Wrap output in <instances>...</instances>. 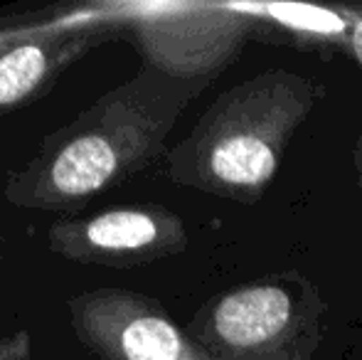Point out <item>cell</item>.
Instances as JSON below:
<instances>
[{
    "label": "cell",
    "mask_w": 362,
    "mask_h": 360,
    "mask_svg": "<svg viewBox=\"0 0 362 360\" xmlns=\"http://www.w3.org/2000/svg\"><path fill=\"white\" fill-rule=\"evenodd\" d=\"M212 79H182L144 62L69 124L47 134L20 170L5 180L15 207L74 212L91 197L146 170L165 151L180 114Z\"/></svg>",
    "instance_id": "6da1fadb"
},
{
    "label": "cell",
    "mask_w": 362,
    "mask_h": 360,
    "mask_svg": "<svg viewBox=\"0 0 362 360\" xmlns=\"http://www.w3.org/2000/svg\"><path fill=\"white\" fill-rule=\"evenodd\" d=\"M320 96L318 82L286 69L227 89L168 153V175L210 195L257 202L276 178L291 136Z\"/></svg>",
    "instance_id": "7a4b0ae2"
},
{
    "label": "cell",
    "mask_w": 362,
    "mask_h": 360,
    "mask_svg": "<svg viewBox=\"0 0 362 360\" xmlns=\"http://www.w3.org/2000/svg\"><path fill=\"white\" fill-rule=\"evenodd\" d=\"M310 298L279 279L244 284L212 298L187 333L215 360H308L320 338Z\"/></svg>",
    "instance_id": "3957f363"
},
{
    "label": "cell",
    "mask_w": 362,
    "mask_h": 360,
    "mask_svg": "<svg viewBox=\"0 0 362 360\" xmlns=\"http://www.w3.org/2000/svg\"><path fill=\"white\" fill-rule=\"evenodd\" d=\"M144 62L182 79H212L247 42L257 20L242 5L158 3L129 20Z\"/></svg>",
    "instance_id": "277c9868"
},
{
    "label": "cell",
    "mask_w": 362,
    "mask_h": 360,
    "mask_svg": "<svg viewBox=\"0 0 362 360\" xmlns=\"http://www.w3.org/2000/svg\"><path fill=\"white\" fill-rule=\"evenodd\" d=\"M67 308L76 341L99 360H215L146 294L94 289Z\"/></svg>",
    "instance_id": "5b68a950"
},
{
    "label": "cell",
    "mask_w": 362,
    "mask_h": 360,
    "mask_svg": "<svg viewBox=\"0 0 362 360\" xmlns=\"http://www.w3.org/2000/svg\"><path fill=\"white\" fill-rule=\"evenodd\" d=\"M49 250L76 265L141 267L180 255L187 232L160 205H126L91 217H59L47 230Z\"/></svg>",
    "instance_id": "8992f818"
},
{
    "label": "cell",
    "mask_w": 362,
    "mask_h": 360,
    "mask_svg": "<svg viewBox=\"0 0 362 360\" xmlns=\"http://www.w3.org/2000/svg\"><path fill=\"white\" fill-rule=\"evenodd\" d=\"M121 20L99 10L0 35V114L40 99L62 72L116 33Z\"/></svg>",
    "instance_id": "52a82bcc"
},
{
    "label": "cell",
    "mask_w": 362,
    "mask_h": 360,
    "mask_svg": "<svg viewBox=\"0 0 362 360\" xmlns=\"http://www.w3.org/2000/svg\"><path fill=\"white\" fill-rule=\"evenodd\" d=\"M242 10L257 23L274 25L300 42H343L350 47V33H353L350 10L284 3H242Z\"/></svg>",
    "instance_id": "ba28073f"
},
{
    "label": "cell",
    "mask_w": 362,
    "mask_h": 360,
    "mask_svg": "<svg viewBox=\"0 0 362 360\" xmlns=\"http://www.w3.org/2000/svg\"><path fill=\"white\" fill-rule=\"evenodd\" d=\"M353 15V33H350V52L355 54L358 64L362 67V10H350ZM355 168H358V180L362 182V134L355 149Z\"/></svg>",
    "instance_id": "9c48e42d"
},
{
    "label": "cell",
    "mask_w": 362,
    "mask_h": 360,
    "mask_svg": "<svg viewBox=\"0 0 362 360\" xmlns=\"http://www.w3.org/2000/svg\"><path fill=\"white\" fill-rule=\"evenodd\" d=\"M30 338L28 333H10L0 336V360H30Z\"/></svg>",
    "instance_id": "30bf717a"
},
{
    "label": "cell",
    "mask_w": 362,
    "mask_h": 360,
    "mask_svg": "<svg viewBox=\"0 0 362 360\" xmlns=\"http://www.w3.org/2000/svg\"><path fill=\"white\" fill-rule=\"evenodd\" d=\"M0 255H3V250H0Z\"/></svg>",
    "instance_id": "8fae6325"
}]
</instances>
